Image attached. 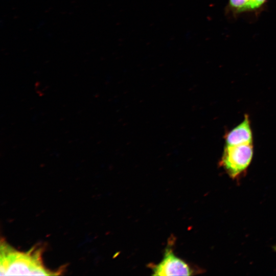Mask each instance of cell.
Returning a JSON list of instances; mask_svg holds the SVG:
<instances>
[{"label": "cell", "mask_w": 276, "mask_h": 276, "mask_svg": "<svg viewBox=\"0 0 276 276\" xmlns=\"http://www.w3.org/2000/svg\"><path fill=\"white\" fill-rule=\"evenodd\" d=\"M41 250L31 249L27 252L17 251L6 243H1V275L57 274L45 268L42 262Z\"/></svg>", "instance_id": "6da1fadb"}, {"label": "cell", "mask_w": 276, "mask_h": 276, "mask_svg": "<svg viewBox=\"0 0 276 276\" xmlns=\"http://www.w3.org/2000/svg\"><path fill=\"white\" fill-rule=\"evenodd\" d=\"M225 145H237L253 143V135L249 117L245 114L243 121L226 133Z\"/></svg>", "instance_id": "277c9868"}, {"label": "cell", "mask_w": 276, "mask_h": 276, "mask_svg": "<svg viewBox=\"0 0 276 276\" xmlns=\"http://www.w3.org/2000/svg\"><path fill=\"white\" fill-rule=\"evenodd\" d=\"M253 154V143L225 145L219 165L231 178L237 180L245 173Z\"/></svg>", "instance_id": "7a4b0ae2"}, {"label": "cell", "mask_w": 276, "mask_h": 276, "mask_svg": "<svg viewBox=\"0 0 276 276\" xmlns=\"http://www.w3.org/2000/svg\"><path fill=\"white\" fill-rule=\"evenodd\" d=\"M153 275H191L193 270L184 261L174 255L172 249L167 248L163 259L152 267Z\"/></svg>", "instance_id": "3957f363"}, {"label": "cell", "mask_w": 276, "mask_h": 276, "mask_svg": "<svg viewBox=\"0 0 276 276\" xmlns=\"http://www.w3.org/2000/svg\"><path fill=\"white\" fill-rule=\"evenodd\" d=\"M274 249L275 251H276V246H275L274 247Z\"/></svg>", "instance_id": "8992f818"}, {"label": "cell", "mask_w": 276, "mask_h": 276, "mask_svg": "<svg viewBox=\"0 0 276 276\" xmlns=\"http://www.w3.org/2000/svg\"><path fill=\"white\" fill-rule=\"evenodd\" d=\"M267 0H228L227 7L233 14L257 11L260 10Z\"/></svg>", "instance_id": "5b68a950"}]
</instances>
